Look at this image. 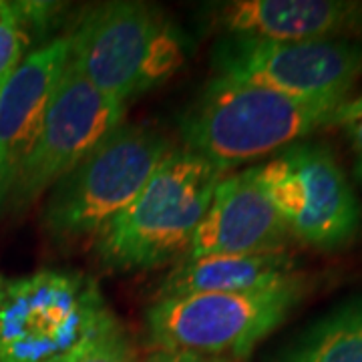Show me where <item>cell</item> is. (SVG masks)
<instances>
[{"label": "cell", "mask_w": 362, "mask_h": 362, "mask_svg": "<svg viewBox=\"0 0 362 362\" xmlns=\"http://www.w3.org/2000/svg\"><path fill=\"white\" fill-rule=\"evenodd\" d=\"M228 171L187 149H171L137 197L95 238L105 268L149 270L185 256Z\"/></svg>", "instance_id": "obj_2"}, {"label": "cell", "mask_w": 362, "mask_h": 362, "mask_svg": "<svg viewBox=\"0 0 362 362\" xmlns=\"http://www.w3.org/2000/svg\"><path fill=\"white\" fill-rule=\"evenodd\" d=\"M0 284H2V280H0Z\"/></svg>", "instance_id": "obj_20"}, {"label": "cell", "mask_w": 362, "mask_h": 362, "mask_svg": "<svg viewBox=\"0 0 362 362\" xmlns=\"http://www.w3.org/2000/svg\"><path fill=\"white\" fill-rule=\"evenodd\" d=\"M288 232L259 185L256 165L218 183L204 220L181 259L286 252Z\"/></svg>", "instance_id": "obj_10"}, {"label": "cell", "mask_w": 362, "mask_h": 362, "mask_svg": "<svg viewBox=\"0 0 362 362\" xmlns=\"http://www.w3.org/2000/svg\"><path fill=\"white\" fill-rule=\"evenodd\" d=\"M354 171H356V177H358V181L362 183V157H358V161H356V168H354Z\"/></svg>", "instance_id": "obj_19"}, {"label": "cell", "mask_w": 362, "mask_h": 362, "mask_svg": "<svg viewBox=\"0 0 362 362\" xmlns=\"http://www.w3.org/2000/svg\"><path fill=\"white\" fill-rule=\"evenodd\" d=\"M256 173L290 238L320 252H338L358 240L361 202L326 145L292 143L256 165Z\"/></svg>", "instance_id": "obj_7"}, {"label": "cell", "mask_w": 362, "mask_h": 362, "mask_svg": "<svg viewBox=\"0 0 362 362\" xmlns=\"http://www.w3.org/2000/svg\"><path fill=\"white\" fill-rule=\"evenodd\" d=\"M127 105L103 95L66 59L37 141L14 175L4 202L25 207L47 194L125 119Z\"/></svg>", "instance_id": "obj_9"}, {"label": "cell", "mask_w": 362, "mask_h": 362, "mask_svg": "<svg viewBox=\"0 0 362 362\" xmlns=\"http://www.w3.org/2000/svg\"><path fill=\"white\" fill-rule=\"evenodd\" d=\"M69 59L66 37L30 51L0 90V204L37 141L54 85Z\"/></svg>", "instance_id": "obj_12"}, {"label": "cell", "mask_w": 362, "mask_h": 362, "mask_svg": "<svg viewBox=\"0 0 362 362\" xmlns=\"http://www.w3.org/2000/svg\"><path fill=\"white\" fill-rule=\"evenodd\" d=\"M52 4L0 0V90L25 61L30 42V26L42 25Z\"/></svg>", "instance_id": "obj_15"}, {"label": "cell", "mask_w": 362, "mask_h": 362, "mask_svg": "<svg viewBox=\"0 0 362 362\" xmlns=\"http://www.w3.org/2000/svg\"><path fill=\"white\" fill-rule=\"evenodd\" d=\"M280 362H362V294L338 304L300 332Z\"/></svg>", "instance_id": "obj_14"}, {"label": "cell", "mask_w": 362, "mask_h": 362, "mask_svg": "<svg viewBox=\"0 0 362 362\" xmlns=\"http://www.w3.org/2000/svg\"><path fill=\"white\" fill-rule=\"evenodd\" d=\"M66 40L78 73L123 105L163 85L185 63L181 30L147 2L95 4L81 13Z\"/></svg>", "instance_id": "obj_3"}, {"label": "cell", "mask_w": 362, "mask_h": 362, "mask_svg": "<svg viewBox=\"0 0 362 362\" xmlns=\"http://www.w3.org/2000/svg\"><path fill=\"white\" fill-rule=\"evenodd\" d=\"M115 316L95 280L40 270L0 284V362H66Z\"/></svg>", "instance_id": "obj_5"}, {"label": "cell", "mask_w": 362, "mask_h": 362, "mask_svg": "<svg viewBox=\"0 0 362 362\" xmlns=\"http://www.w3.org/2000/svg\"><path fill=\"white\" fill-rule=\"evenodd\" d=\"M342 103L296 99L216 75L181 119V139L187 151L228 171L332 125Z\"/></svg>", "instance_id": "obj_1"}, {"label": "cell", "mask_w": 362, "mask_h": 362, "mask_svg": "<svg viewBox=\"0 0 362 362\" xmlns=\"http://www.w3.org/2000/svg\"><path fill=\"white\" fill-rule=\"evenodd\" d=\"M218 77L308 101H346L362 77V42L352 39L274 40L223 37L211 51Z\"/></svg>", "instance_id": "obj_8"}, {"label": "cell", "mask_w": 362, "mask_h": 362, "mask_svg": "<svg viewBox=\"0 0 362 362\" xmlns=\"http://www.w3.org/2000/svg\"><path fill=\"white\" fill-rule=\"evenodd\" d=\"M66 362H135L129 340L113 318L93 337L83 342Z\"/></svg>", "instance_id": "obj_16"}, {"label": "cell", "mask_w": 362, "mask_h": 362, "mask_svg": "<svg viewBox=\"0 0 362 362\" xmlns=\"http://www.w3.org/2000/svg\"><path fill=\"white\" fill-rule=\"evenodd\" d=\"M306 294L302 278L240 294L156 298L145 324L161 350L244 358L284 322Z\"/></svg>", "instance_id": "obj_6"}, {"label": "cell", "mask_w": 362, "mask_h": 362, "mask_svg": "<svg viewBox=\"0 0 362 362\" xmlns=\"http://www.w3.org/2000/svg\"><path fill=\"white\" fill-rule=\"evenodd\" d=\"M302 278L296 259L288 252L242 254V256H204L180 259L159 286L157 298L194 294H240Z\"/></svg>", "instance_id": "obj_13"}, {"label": "cell", "mask_w": 362, "mask_h": 362, "mask_svg": "<svg viewBox=\"0 0 362 362\" xmlns=\"http://www.w3.org/2000/svg\"><path fill=\"white\" fill-rule=\"evenodd\" d=\"M145 362H228L220 356H206L187 350H157Z\"/></svg>", "instance_id": "obj_18"}, {"label": "cell", "mask_w": 362, "mask_h": 362, "mask_svg": "<svg viewBox=\"0 0 362 362\" xmlns=\"http://www.w3.org/2000/svg\"><path fill=\"white\" fill-rule=\"evenodd\" d=\"M171 143L147 125L121 123L49 189L47 232L61 242L97 238L149 181Z\"/></svg>", "instance_id": "obj_4"}, {"label": "cell", "mask_w": 362, "mask_h": 362, "mask_svg": "<svg viewBox=\"0 0 362 362\" xmlns=\"http://www.w3.org/2000/svg\"><path fill=\"white\" fill-rule=\"evenodd\" d=\"M332 125H340L344 129L354 151L358 153V157H362V95L352 101L346 99L338 107Z\"/></svg>", "instance_id": "obj_17"}, {"label": "cell", "mask_w": 362, "mask_h": 362, "mask_svg": "<svg viewBox=\"0 0 362 362\" xmlns=\"http://www.w3.org/2000/svg\"><path fill=\"white\" fill-rule=\"evenodd\" d=\"M211 26L226 37L300 42L362 37L358 0H232L211 8Z\"/></svg>", "instance_id": "obj_11"}]
</instances>
